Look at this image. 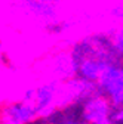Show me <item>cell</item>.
Listing matches in <instances>:
<instances>
[{"mask_svg": "<svg viewBox=\"0 0 123 124\" xmlns=\"http://www.w3.org/2000/svg\"><path fill=\"white\" fill-rule=\"evenodd\" d=\"M24 96L34 102L40 115L39 121H42L44 117H48L56 108L65 106L64 81L58 78H51L31 90H27Z\"/></svg>", "mask_w": 123, "mask_h": 124, "instance_id": "1", "label": "cell"}, {"mask_svg": "<svg viewBox=\"0 0 123 124\" xmlns=\"http://www.w3.org/2000/svg\"><path fill=\"white\" fill-rule=\"evenodd\" d=\"M77 105V114L80 123L89 124H110L113 123L114 106L102 93L95 90Z\"/></svg>", "mask_w": 123, "mask_h": 124, "instance_id": "2", "label": "cell"}, {"mask_svg": "<svg viewBox=\"0 0 123 124\" xmlns=\"http://www.w3.org/2000/svg\"><path fill=\"white\" fill-rule=\"evenodd\" d=\"M97 90L111 102L114 109L123 105V61H114L101 72Z\"/></svg>", "mask_w": 123, "mask_h": 124, "instance_id": "3", "label": "cell"}, {"mask_svg": "<svg viewBox=\"0 0 123 124\" xmlns=\"http://www.w3.org/2000/svg\"><path fill=\"white\" fill-rule=\"evenodd\" d=\"M59 5L61 0H17L18 9L42 28L61 18Z\"/></svg>", "mask_w": 123, "mask_h": 124, "instance_id": "4", "label": "cell"}, {"mask_svg": "<svg viewBox=\"0 0 123 124\" xmlns=\"http://www.w3.org/2000/svg\"><path fill=\"white\" fill-rule=\"evenodd\" d=\"M39 118L40 115L34 102L25 96L0 106V123L25 124V123H36L39 121Z\"/></svg>", "mask_w": 123, "mask_h": 124, "instance_id": "5", "label": "cell"}, {"mask_svg": "<svg viewBox=\"0 0 123 124\" xmlns=\"http://www.w3.org/2000/svg\"><path fill=\"white\" fill-rule=\"evenodd\" d=\"M48 70L52 75V78H58L62 81L74 77L76 70H74V62H73V56L70 53V49L55 53L49 61Z\"/></svg>", "mask_w": 123, "mask_h": 124, "instance_id": "6", "label": "cell"}, {"mask_svg": "<svg viewBox=\"0 0 123 124\" xmlns=\"http://www.w3.org/2000/svg\"><path fill=\"white\" fill-rule=\"evenodd\" d=\"M110 40H111V47L119 61H123V22H120L116 28L108 31Z\"/></svg>", "mask_w": 123, "mask_h": 124, "instance_id": "7", "label": "cell"}, {"mask_svg": "<svg viewBox=\"0 0 123 124\" xmlns=\"http://www.w3.org/2000/svg\"><path fill=\"white\" fill-rule=\"evenodd\" d=\"M74 25L73 21H68V19H62V18H59L56 21H53L52 24H49L48 27H44L43 30L46 31L48 34L51 36H61V34H64L67 33L68 30H71V27Z\"/></svg>", "mask_w": 123, "mask_h": 124, "instance_id": "8", "label": "cell"}, {"mask_svg": "<svg viewBox=\"0 0 123 124\" xmlns=\"http://www.w3.org/2000/svg\"><path fill=\"white\" fill-rule=\"evenodd\" d=\"M110 13H111V16H113L116 21H119V24L123 22V3L116 5V6L110 10Z\"/></svg>", "mask_w": 123, "mask_h": 124, "instance_id": "9", "label": "cell"}, {"mask_svg": "<svg viewBox=\"0 0 123 124\" xmlns=\"http://www.w3.org/2000/svg\"><path fill=\"white\" fill-rule=\"evenodd\" d=\"M113 123H123V105L114 109V114H113Z\"/></svg>", "mask_w": 123, "mask_h": 124, "instance_id": "10", "label": "cell"}]
</instances>
